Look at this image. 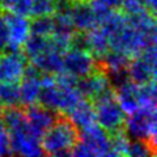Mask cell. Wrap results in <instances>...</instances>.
I'll return each instance as SVG.
<instances>
[{
  "instance_id": "1",
  "label": "cell",
  "mask_w": 157,
  "mask_h": 157,
  "mask_svg": "<svg viewBox=\"0 0 157 157\" xmlns=\"http://www.w3.org/2000/svg\"><path fill=\"white\" fill-rule=\"evenodd\" d=\"M75 78L66 75H43L39 104L55 113L67 114L82 98Z\"/></svg>"
},
{
  "instance_id": "2",
  "label": "cell",
  "mask_w": 157,
  "mask_h": 157,
  "mask_svg": "<svg viewBox=\"0 0 157 157\" xmlns=\"http://www.w3.org/2000/svg\"><path fill=\"white\" fill-rule=\"evenodd\" d=\"M78 139V128L68 118H56L43 136L41 145L45 155L66 156L71 155Z\"/></svg>"
},
{
  "instance_id": "3",
  "label": "cell",
  "mask_w": 157,
  "mask_h": 157,
  "mask_svg": "<svg viewBox=\"0 0 157 157\" xmlns=\"http://www.w3.org/2000/svg\"><path fill=\"white\" fill-rule=\"evenodd\" d=\"M156 106H140L127 114L123 128L130 139L149 141L156 147Z\"/></svg>"
},
{
  "instance_id": "4",
  "label": "cell",
  "mask_w": 157,
  "mask_h": 157,
  "mask_svg": "<svg viewBox=\"0 0 157 157\" xmlns=\"http://www.w3.org/2000/svg\"><path fill=\"white\" fill-rule=\"evenodd\" d=\"M71 155L77 157L111 156L110 134L101 128L97 123L81 130Z\"/></svg>"
},
{
  "instance_id": "5",
  "label": "cell",
  "mask_w": 157,
  "mask_h": 157,
  "mask_svg": "<svg viewBox=\"0 0 157 157\" xmlns=\"http://www.w3.org/2000/svg\"><path fill=\"white\" fill-rule=\"evenodd\" d=\"M93 101H94L93 106H94L96 123L110 135L122 131L126 114L118 104L114 92L109 90Z\"/></svg>"
},
{
  "instance_id": "6",
  "label": "cell",
  "mask_w": 157,
  "mask_h": 157,
  "mask_svg": "<svg viewBox=\"0 0 157 157\" xmlns=\"http://www.w3.org/2000/svg\"><path fill=\"white\" fill-rule=\"evenodd\" d=\"M151 46H156V36L145 34L144 32L130 25L128 22L111 37V48L123 52L130 59Z\"/></svg>"
},
{
  "instance_id": "7",
  "label": "cell",
  "mask_w": 157,
  "mask_h": 157,
  "mask_svg": "<svg viewBox=\"0 0 157 157\" xmlns=\"http://www.w3.org/2000/svg\"><path fill=\"white\" fill-rule=\"evenodd\" d=\"M97 68V59L85 47L72 45L63 54V73L75 80L85 77Z\"/></svg>"
},
{
  "instance_id": "8",
  "label": "cell",
  "mask_w": 157,
  "mask_h": 157,
  "mask_svg": "<svg viewBox=\"0 0 157 157\" xmlns=\"http://www.w3.org/2000/svg\"><path fill=\"white\" fill-rule=\"evenodd\" d=\"M128 78L136 84H147L156 80V46L147 47L128 62Z\"/></svg>"
},
{
  "instance_id": "9",
  "label": "cell",
  "mask_w": 157,
  "mask_h": 157,
  "mask_svg": "<svg viewBox=\"0 0 157 157\" xmlns=\"http://www.w3.org/2000/svg\"><path fill=\"white\" fill-rule=\"evenodd\" d=\"M68 14L75 32L84 33L98 25V16L89 0H71Z\"/></svg>"
},
{
  "instance_id": "10",
  "label": "cell",
  "mask_w": 157,
  "mask_h": 157,
  "mask_svg": "<svg viewBox=\"0 0 157 157\" xmlns=\"http://www.w3.org/2000/svg\"><path fill=\"white\" fill-rule=\"evenodd\" d=\"M26 56L21 50L0 54V81L18 82L26 71Z\"/></svg>"
},
{
  "instance_id": "11",
  "label": "cell",
  "mask_w": 157,
  "mask_h": 157,
  "mask_svg": "<svg viewBox=\"0 0 157 157\" xmlns=\"http://www.w3.org/2000/svg\"><path fill=\"white\" fill-rule=\"evenodd\" d=\"M77 89L81 96L88 100H96L106 92L111 90V82L107 73L104 70H94L85 77L78 78L76 81Z\"/></svg>"
},
{
  "instance_id": "12",
  "label": "cell",
  "mask_w": 157,
  "mask_h": 157,
  "mask_svg": "<svg viewBox=\"0 0 157 157\" xmlns=\"http://www.w3.org/2000/svg\"><path fill=\"white\" fill-rule=\"evenodd\" d=\"M55 114H56L55 111L47 109L46 106L39 104L28 106V110L25 111L26 130L34 136L41 139L43 134L54 123V121L56 119Z\"/></svg>"
},
{
  "instance_id": "13",
  "label": "cell",
  "mask_w": 157,
  "mask_h": 157,
  "mask_svg": "<svg viewBox=\"0 0 157 157\" xmlns=\"http://www.w3.org/2000/svg\"><path fill=\"white\" fill-rule=\"evenodd\" d=\"M9 148L11 153L18 156L36 157L43 155L41 139L30 134L26 128L9 132Z\"/></svg>"
},
{
  "instance_id": "14",
  "label": "cell",
  "mask_w": 157,
  "mask_h": 157,
  "mask_svg": "<svg viewBox=\"0 0 157 157\" xmlns=\"http://www.w3.org/2000/svg\"><path fill=\"white\" fill-rule=\"evenodd\" d=\"M20 102L24 106L39 104L42 92V76L33 66H28L22 78L20 80Z\"/></svg>"
},
{
  "instance_id": "15",
  "label": "cell",
  "mask_w": 157,
  "mask_h": 157,
  "mask_svg": "<svg viewBox=\"0 0 157 157\" xmlns=\"http://www.w3.org/2000/svg\"><path fill=\"white\" fill-rule=\"evenodd\" d=\"M7 20V47L21 50L26 39L30 37V21L25 16L6 13Z\"/></svg>"
},
{
  "instance_id": "16",
  "label": "cell",
  "mask_w": 157,
  "mask_h": 157,
  "mask_svg": "<svg viewBox=\"0 0 157 157\" xmlns=\"http://www.w3.org/2000/svg\"><path fill=\"white\" fill-rule=\"evenodd\" d=\"M114 96L124 114H130L140 106V84L127 78L115 86Z\"/></svg>"
},
{
  "instance_id": "17",
  "label": "cell",
  "mask_w": 157,
  "mask_h": 157,
  "mask_svg": "<svg viewBox=\"0 0 157 157\" xmlns=\"http://www.w3.org/2000/svg\"><path fill=\"white\" fill-rule=\"evenodd\" d=\"M30 60L32 66L41 75H58L63 72V54L54 50L51 46Z\"/></svg>"
},
{
  "instance_id": "18",
  "label": "cell",
  "mask_w": 157,
  "mask_h": 157,
  "mask_svg": "<svg viewBox=\"0 0 157 157\" xmlns=\"http://www.w3.org/2000/svg\"><path fill=\"white\" fill-rule=\"evenodd\" d=\"M67 118L75 124L78 130H84L86 127L96 123L94 106L88 98L82 97L72 109L67 113Z\"/></svg>"
},
{
  "instance_id": "19",
  "label": "cell",
  "mask_w": 157,
  "mask_h": 157,
  "mask_svg": "<svg viewBox=\"0 0 157 157\" xmlns=\"http://www.w3.org/2000/svg\"><path fill=\"white\" fill-rule=\"evenodd\" d=\"M102 63V68L105 72H118V71H124L127 70L130 58L124 55L123 52L115 50V48H110L104 56L100 59Z\"/></svg>"
},
{
  "instance_id": "20",
  "label": "cell",
  "mask_w": 157,
  "mask_h": 157,
  "mask_svg": "<svg viewBox=\"0 0 157 157\" xmlns=\"http://www.w3.org/2000/svg\"><path fill=\"white\" fill-rule=\"evenodd\" d=\"M3 115V123L9 132H14L18 130L26 128V119H25V111L21 110L18 106L7 107V110L2 113Z\"/></svg>"
},
{
  "instance_id": "21",
  "label": "cell",
  "mask_w": 157,
  "mask_h": 157,
  "mask_svg": "<svg viewBox=\"0 0 157 157\" xmlns=\"http://www.w3.org/2000/svg\"><path fill=\"white\" fill-rule=\"evenodd\" d=\"M0 102L6 107L18 106L20 102V88L17 82L0 81Z\"/></svg>"
},
{
  "instance_id": "22",
  "label": "cell",
  "mask_w": 157,
  "mask_h": 157,
  "mask_svg": "<svg viewBox=\"0 0 157 157\" xmlns=\"http://www.w3.org/2000/svg\"><path fill=\"white\" fill-rule=\"evenodd\" d=\"M48 47H50V38L34 36V34H30V37L26 39V42L22 46L24 55L29 59L36 58Z\"/></svg>"
},
{
  "instance_id": "23",
  "label": "cell",
  "mask_w": 157,
  "mask_h": 157,
  "mask_svg": "<svg viewBox=\"0 0 157 157\" xmlns=\"http://www.w3.org/2000/svg\"><path fill=\"white\" fill-rule=\"evenodd\" d=\"M54 32L52 16H38L30 21V34L48 38Z\"/></svg>"
},
{
  "instance_id": "24",
  "label": "cell",
  "mask_w": 157,
  "mask_h": 157,
  "mask_svg": "<svg viewBox=\"0 0 157 157\" xmlns=\"http://www.w3.org/2000/svg\"><path fill=\"white\" fill-rule=\"evenodd\" d=\"M127 156L130 157H153L155 156V145L149 141L131 139Z\"/></svg>"
},
{
  "instance_id": "25",
  "label": "cell",
  "mask_w": 157,
  "mask_h": 157,
  "mask_svg": "<svg viewBox=\"0 0 157 157\" xmlns=\"http://www.w3.org/2000/svg\"><path fill=\"white\" fill-rule=\"evenodd\" d=\"M131 139L126 135V132L118 131L110 136V145H111V156H127Z\"/></svg>"
},
{
  "instance_id": "26",
  "label": "cell",
  "mask_w": 157,
  "mask_h": 157,
  "mask_svg": "<svg viewBox=\"0 0 157 157\" xmlns=\"http://www.w3.org/2000/svg\"><path fill=\"white\" fill-rule=\"evenodd\" d=\"M32 3L33 0H8L3 8L8 13L29 17L32 16Z\"/></svg>"
},
{
  "instance_id": "27",
  "label": "cell",
  "mask_w": 157,
  "mask_h": 157,
  "mask_svg": "<svg viewBox=\"0 0 157 157\" xmlns=\"http://www.w3.org/2000/svg\"><path fill=\"white\" fill-rule=\"evenodd\" d=\"M56 0H33L32 16H52L55 12Z\"/></svg>"
},
{
  "instance_id": "28",
  "label": "cell",
  "mask_w": 157,
  "mask_h": 157,
  "mask_svg": "<svg viewBox=\"0 0 157 157\" xmlns=\"http://www.w3.org/2000/svg\"><path fill=\"white\" fill-rule=\"evenodd\" d=\"M124 2L126 0H89L90 6L94 9V12L97 13L98 18L106 11H110V9H121L123 7Z\"/></svg>"
},
{
  "instance_id": "29",
  "label": "cell",
  "mask_w": 157,
  "mask_h": 157,
  "mask_svg": "<svg viewBox=\"0 0 157 157\" xmlns=\"http://www.w3.org/2000/svg\"><path fill=\"white\" fill-rule=\"evenodd\" d=\"M9 153H11V148H9V134L3 123V121L0 119V156H7Z\"/></svg>"
},
{
  "instance_id": "30",
  "label": "cell",
  "mask_w": 157,
  "mask_h": 157,
  "mask_svg": "<svg viewBox=\"0 0 157 157\" xmlns=\"http://www.w3.org/2000/svg\"><path fill=\"white\" fill-rule=\"evenodd\" d=\"M7 47V20L6 13H0V51Z\"/></svg>"
},
{
  "instance_id": "31",
  "label": "cell",
  "mask_w": 157,
  "mask_h": 157,
  "mask_svg": "<svg viewBox=\"0 0 157 157\" xmlns=\"http://www.w3.org/2000/svg\"><path fill=\"white\" fill-rule=\"evenodd\" d=\"M131 3H134L135 6L149 9L152 12H156V3L157 0H130Z\"/></svg>"
},
{
  "instance_id": "32",
  "label": "cell",
  "mask_w": 157,
  "mask_h": 157,
  "mask_svg": "<svg viewBox=\"0 0 157 157\" xmlns=\"http://www.w3.org/2000/svg\"><path fill=\"white\" fill-rule=\"evenodd\" d=\"M7 2H8V0H0V6L4 7V6H6V4H7Z\"/></svg>"
},
{
  "instance_id": "33",
  "label": "cell",
  "mask_w": 157,
  "mask_h": 157,
  "mask_svg": "<svg viewBox=\"0 0 157 157\" xmlns=\"http://www.w3.org/2000/svg\"><path fill=\"white\" fill-rule=\"evenodd\" d=\"M3 105H2V102H0V115H2V113H3Z\"/></svg>"
}]
</instances>
